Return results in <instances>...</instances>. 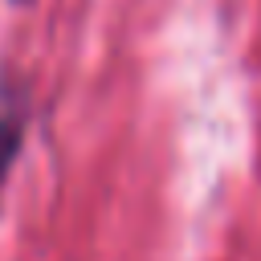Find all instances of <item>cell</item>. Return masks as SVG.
Returning <instances> with one entry per match:
<instances>
[{
	"label": "cell",
	"instance_id": "cell-1",
	"mask_svg": "<svg viewBox=\"0 0 261 261\" xmlns=\"http://www.w3.org/2000/svg\"><path fill=\"white\" fill-rule=\"evenodd\" d=\"M24 147V106L0 86V192L12 175V163Z\"/></svg>",
	"mask_w": 261,
	"mask_h": 261
}]
</instances>
